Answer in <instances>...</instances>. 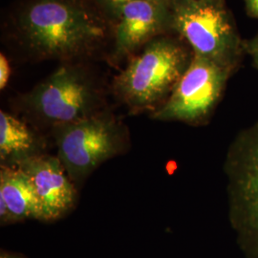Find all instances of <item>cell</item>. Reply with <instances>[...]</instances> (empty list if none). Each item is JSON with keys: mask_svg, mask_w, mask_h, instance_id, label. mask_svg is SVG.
I'll return each mask as SVG.
<instances>
[{"mask_svg": "<svg viewBox=\"0 0 258 258\" xmlns=\"http://www.w3.org/2000/svg\"><path fill=\"white\" fill-rule=\"evenodd\" d=\"M19 60L88 61L111 46L114 20L95 0H20L2 23Z\"/></svg>", "mask_w": 258, "mask_h": 258, "instance_id": "cell-1", "label": "cell"}, {"mask_svg": "<svg viewBox=\"0 0 258 258\" xmlns=\"http://www.w3.org/2000/svg\"><path fill=\"white\" fill-rule=\"evenodd\" d=\"M12 105L19 118L43 133L109 109L102 79L88 61L63 62Z\"/></svg>", "mask_w": 258, "mask_h": 258, "instance_id": "cell-2", "label": "cell"}, {"mask_svg": "<svg viewBox=\"0 0 258 258\" xmlns=\"http://www.w3.org/2000/svg\"><path fill=\"white\" fill-rule=\"evenodd\" d=\"M194 56V52L176 34L148 42L115 76L111 91L129 115L153 113L174 90Z\"/></svg>", "mask_w": 258, "mask_h": 258, "instance_id": "cell-3", "label": "cell"}, {"mask_svg": "<svg viewBox=\"0 0 258 258\" xmlns=\"http://www.w3.org/2000/svg\"><path fill=\"white\" fill-rule=\"evenodd\" d=\"M50 134L55 141L56 157L78 189L99 166L130 148L128 128L110 108L56 125Z\"/></svg>", "mask_w": 258, "mask_h": 258, "instance_id": "cell-4", "label": "cell"}, {"mask_svg": "<svg viewBox=\"0 0 258 258\" xmlns=\"http://www.w3.org/2000/svg\"><path fill=\"white\" fill-rule=\"evenodd\" d=\"M173 30L194 54L236 72L244 41L225 0H190L172 6Z\"/></svg>", "mask_w": 258, "mask_h": 258, "instance_id": "cell-5", "label": "cell"}, {"mask_svg": "<svg viewBox=\"0 0 258 258\" xmlns=\"http://www.w3.org/2000/svg\"><path fill=\"white\" fill-rule=\"evenodd\" d=\"M229 219L246 258H258V120L241 130L227 151Z\"/></svg>", "mask_w": 258, "mask_h": 258, "instance_id": "cell-6", "label": "cell"}, {"mask_svg": "<svg viewBox=\"0 0 258 258\" xmlns=\"http://www.w3.org/2000/svg\"><path fill=\"white\" fill-rule=\"evenodd\" d=\"M231 69L194 54L190 64L164 104L149 116L160 121H179L192 126L210 122L234 74Z\"/></svg>", "mask_w": 258, "mask_h": 258, "instance_id": "cell-7", "label": "cell"}, {"mask_svg": "<svg viewBox=\"0 0 258 258\" xmlns=\"http://www.w3.org/2000/svg\"><path fill=\"white\" fill-rule=\"evenodd\" d=\"M175 34L168 0H138L122 7L114 19L107 60L119 66L157 37Z\"/></svg>", "mask_w": 258, "mask_h": 258, "instance_id": "cell-8", "label": "cell"}, {"mask_svg": "<svg viewBox=\"0 0 258 258\" xmlns=\"http://www.w3.org/2000/svg\"><path fill=\"white\" fill-rule=\"evenodd\" d=\"M24 171L40 200L43 222L58 220L71 212L78 202V187L69 178L58 158L43 154L17 166Z\"/></svg>", "mask_w": 258, "mask_h": 258, "instance_id": "cell-9", "label": "cell"}, {"mask_svg": "<svg viewBox=\"0 0 258 258\" xmlns=\"http://www.w3.org/2000/svg\"><path fill=\"white\" fill-rule=\"evenodd\" d=\"M46 148L42 132L17 115L0 111V166L17 167L46 154Z\"/></svg>", "mask_w": 258, "mask_h": 258, "instance_id": "cell-10", "label": "cell"}, {"mask_svg": "<svg viewBox=\"0 0 258 258\" xmlns=\"http://www.w3.org/2000/svg\"><path fill=\"white\" fill-rule=\"evenodd\" d=\"M0 201L7 206L10 225L25 220L43 221V212L35 186L19 167L0 166Z\"/></svg>", "mask_w": 258, "mask_h": 258, "instance_id": "cell-11", "label": "cell"}, {"mask_svg": "<svg viewBox=\"0 0 258 258\" xmlns=\"http://www.w3.org/2000/svg\"><path fill=\"white\" fill-rule=\"evenodd\" d=\"M114 20L116 15L122 7L138 0H95Z\"/></svg>", "mask_w": 258, "mask_h": 258, "instance_id": "cell-12", "label": "cell"}, {"mask_svg": "<svg viewBox=\"0 0 258 258\" xmlns=\"http://www.w3.org/2000/svg\"><path fill=\"white\" fill-rule=\"evenodd\" d=\"M11 64L4 53L0 54V89L4 90L8 84L11 76Z\"/></svg>", "mask_w": 258, "mask_h": 258, "instance_id": "cell-13", "label": "cell"}, {"mask_svg": "<svg viewBox=\"0 0 258 258\" xmlns=\"http://www.w3.org/2000/svg\"><path fill=\"white\" fill-rule=\"evenodd\" d=\"M244 47L246 54L251 57L252 63L258 69V33L252 38L245 39Z\"/></svg>", "mask_w": 258, "mask_h": 258, "instance_id": "cell-14", "label": "cell"}, {"mask_svg": "<svg viewBox=\"0 0 258 258\" xmlns=\"http://www.w3.org/2000/svg\"><path fill=\"white\" fill-rule=\"evenodd\" d=\"M244 3L248 16L258 19V0H244Z\"/></svg>", "mask_w": 258, "mask_h": 258, "instance_id": "cell-15", "label": "cell"}, {"mask_svg": "<svg viewBox=\"0 0 258 258\" xmlns=\"http://www.w3.org/2000/svg\"><path fill=\"white\" fill-rule=\"evenodd\" d=\"M0 258H28L23 255L22 253L16 252V251H11L7 249H1L0 250Z\"/></svg>", "mask_w": 258, "mask_h": 258, "instance_id": "cell-16", "label": "cell"}, {"mask_svg": "<svg viewBox=\"0 0 258 258\" xmlns=\"http://www.w3.org/2000/svg\"><path fill=\"white\" fill-rule=\"evenodd\" d=\"M169 1V3L171 4V6H174V5H177V4H180V3H184V2H186V1H190V0H168Z\"/></svg>", "mask_w": 258, "mask_h": 258, "instance_id": "cell-17", "label": "cell"}]
</instances>
